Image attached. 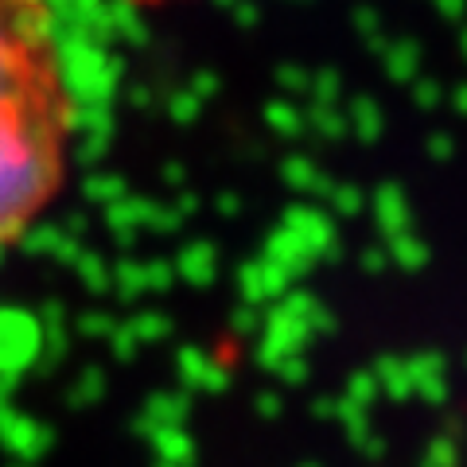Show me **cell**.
Instances as JSON below:
<instances>
[{
  "label": "cell",
  "instance_id": "obj_1",
  "mask_svg": "<svg viewBox=\"0 0 467 467\" xmlns=\"http://www.w3.org/2000/svg\"><path fill=\"white\" fill-rule=\"evenodd\" d=\"M78 101L47 0H0V254L70 180Z\"/></svg>",
  "mask_w": 467,
  "mask_h": 467
},
{
  "label": "cell",
  "instance_id": "obj_2",
  "mask_svg": "<svg viewBox=\"0 0 467 467\" xmlns=\"http://www.w3.org/2000/svg\"><path fill=\"white\" fill-rule=\"evenodd\" d=\"M125 5H144V8H156V5H171V0H125Z\"/></svg>",
  "mask_w": 467,
  "mask_h": 467
}]
</instances>
